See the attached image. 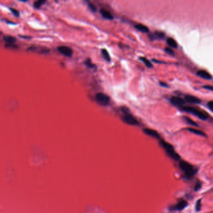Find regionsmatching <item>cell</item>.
<instances>
[{"instance_id":"obj_4","label":"cell","mask_w":213,"mask_h":213,"mask_svg":"<svg viewBox=\"0 0 213 213\" xmlns=\"http://www.w3.org/2000/svg\"><path fill=\"white\" fill-rule=\"evenodd\" d=\"M121 119L122 121L128 125H132V126H136L139 125L138 121L131 113L124 114L123 116L121 117Z\"/></svg>"},{"instance_id":"obj_27","label":"cell","mask_w":213,"mask_h":213,"mask_svg":"<svg viewBox=\"0 0 213 213\" xmlns=\"http://www.w3.org/2000/svg\"><path fill=\"white\" fill-rule=\"evenodd\" d=\"M164 50H165V51L167 52V54H169V55H174V51L172 49H171L170 48H167L166 47L165 48V49H164Z\"/></svg>"},{"instance_id":"obj_14","label":"cell","mask_w":213,"mask_h":213,"mask_svg":"<svg viewBox=\"0 0 213 213\" xmlns=\"http://www.w3.org/2000/svg\"><path fill=\"white\" fill-rule=\"evenodd\" d=\"M166 152L167 154H168L169 156L171 157V158L173 159L176 160V161H177V160H179V159H180V156H179V155L176 152V151H174V149L170 150V151H166Z\"/></svg>"},{"instance_id":"obj_18","label":"cell","mask_w":213,"mask_h":213,"mask_svg":"<svg viewBox=\"0 0 213 213\" xmlns=\"http://www.w3.org/2000/svg\"><path fill=\"white\" fill-rule=\"evenodd\" d=\"M101 53H102V55H103V58H104V59H105V60L107 61V62H110L111 57L110 56H109V54L108 51H107V49H104V48L102 49Z\"/></svg>"},{"instance_id":"obj_8","label":"cell","mask_w":213,"mask_h":213,"mask_svg":"<svg viewBox=\"0 0 213 213\" xmlns=\"http://www.w3.org/2000/svg\"><path fill=\"white\" fill-rule=\"evenodd\" d=\"M143 132L146 135L149 136L157 138V139H159L160 138L159 134L156 131L154 130V129H149V128H144L143 129Z\"/></svg>"},{"instance_id":"obj_13","label":"cell","mask_w":213,"mask_h":213,"mask_svg":"<svg viewBox=\"0 0 213 213\" xmlns=\"http://www.w3.org/2000/svg\"><path fill=\"white\" fill-rule=\"evenodd\" d=\"M4 41L6 42V45H13L15 43L16 41V39L12 36H9V35H5L3 36Z\"/></svg>"},{"instance_id":"obj_7","label":"cell","mask_w":213,"mask_h":213,"mask_svg":"<svg viewBox=\"0 0 213 213\" xmlns=\"http://www.w3.org/2000/svg\"><path fill=\"white\" fill-rule=\"evenodd\" d=\"M170 101L172 104L176 106H178V107L182 108L184 106V104H185L184 100L178 97V96H173V97H171Z\"/></svg>"},{"instance_id":"obj_24","label":"cell","mask_w":213,"mask_h":213,"mask_svg":"<svg viewBox=\"0 0 213 213\" xmlns=\"http://www.w3.org/2000/svg\"><path fill=\"white\" fill-rule=\"evenodd\" d=\"M184 119L185 121H186V122H187L189 125H192V126H198V125L196 123V122H194V121H192L191 118L187 117V116H184V117L183 118Z\"/></svg>"},{"instance_id":"obj_16","label":"cell","mask_w":213,"mask_h":213,"mask_svg":"<svg viewBox=\"0 0 213 213\" xmlns=\"http://www.w3.org/2000/svg\"><path fill=\"white\" fill-rule=\"evenodd\" d=\"M187 205H188L187 201L185 200H181L179 201L178 203L176 205L175 208H176V209L178 210V211H181V210H183L184 209V208L187 206Z\"/></svg>"},{"instance_id":"obj_22","label":"cell","mask_w":213,"mask_h":213,"mask_svg":"<svg viewBox=\"0 0 213 213\" xmlns=\"http://www.w3.org/2000/svg\"><path fill=\"white\" fill-rule=\"evenodd\" d=\"M84 65L89 68H94L96 67V65L92 63L90 58H87V59H86L85 61H84Z\"/></svg>"},{"instance_id":"obj_29","label":"cell","mask_w":213,"mask_h":213,"mask_svg":"<svg viewBox=\"0 0 213 213\" xmlns=\"http://www.w3.org/2000/svg\"><path fill=\"white\" fill-rule=\"evenodd\" d=\"M201 201L199 200L198 201H197L196 202V211H199L201 209Z\"/></svg>"},{"instance_id":"obj_17","label":"cell","mask_w":213,"mask_h":213,"mask_svg":"<svg viewBox=\"0 0 213 213\" xmlns=\"http://www.w3.org/2000/svg\"><path fill=\"white\" fill-rule=\"evenodd\" d=\"M188 130L189 131V132H192V133L195 134V135L202 136H206V134L205 133V132H202V131L201 130H198V129H195V128H188Z\"/></svg>"},{"instance_id":"obj_20","label":"cell","mask_w":213,"mask_h":213,"mask_svg":"<svg viewBox=\"0 0 213 213\" xmlns=\"http://www.w3.org/2000/svg\"><path fill=\"white\" fill-rule=\"evenodd\" d=\"M139 59L142 61L143 63L145 65V66L146 67H148L149 68H153V65L152 63H151V62L149 60H148L147 58H144V57H140L139 58Z\"/></svg>"},{"instance_id":"obj_3","label":"cell","mask_w":213,"mask_h":213,"mask_svg":"<svg viewBox=\"0 0 213 213\" xmlns=\"http://www.w3.org/2000/svg\"><path fill=\"white\" fill-rule=\"evenodd\" d=\"M95 99L97 103L101 106H107L110 101L109 96L103 93H97L95 96Z\"/></svg>"},{"instance_id":"obj_33","label":"cell","mask_w":213,"mask_h":213,"mask_svg":"<svg viewBox=\"0 0 213 213\" xmlns=\"http://www.w3.org/2000/svg\"><path fill=\"white\" fill-rule=\"evenodd\" d=\"M160 84H161V86H163V87H167V86H168L167 84H166V83H164L163 82H160Z\"/></svg>"},{"instance_id":"obj_6","label":"cell","mask_w":213,"mask_h":213,"mask_svg":"<svg viewBox=\"0 0 213 213\" xmlns=\"http://www.w3.org/2000/svg\"><path fill=\"white\" fill-rule=\"evenodd\" d=\"M28 51H31L40 54H46L49 52V49L45 47H42V46H31L28 49Z\"/></svg>"},{"instance_id":"obj_23","label":"cell","mask_w":213,"mask_h":213,"mask_svg":"<svg viewBox=\"0 0 213 213\" xmlns=\"http://www.w3.org/2000/svg\"><path fill=\"white\" fill-rule=\"evenodd\" d=\"M46 1H44V0H38V1H36L34 2V7L36 9H39L41 7V6L43 5V4L45 3Z\"/></svg>"},{"instance_id":"obj_25","label":"cell","mask_w":213,"mask_h":213,"mask_svg":"<svg viewBox=\"0 0 213 213\" xmlns=\"http://www.w3.org/2000/svg\"><path fill=\"white\" fill-rule=\"evenodd\" d=\"M10 10H11V13H13V15H14V16H16V17L20 16V12H19L17 10H16V9L13 8H10Z\"/></svg>"},{"instance_id":"obj_32","label":"cell","mask_w":213,"mask_h":213,"mask_svg":"<svg viewBox=\"0 0 213 213\" xmlns=\"http://www.w3.org/2000/svg\"><path fill=\"white\" fill-rule=\"evenodd\" d=\"M5 46L6 48H13V49H14V48H17V46H16V45H14V44H13V45H6V44Z\"/></svg>"},{"instance_id":"obj_12","label":"cell","mask_w":213,"mask_h":213,"mask_svg":"<svg viewBox=\"0 0 213 213\" xmlns=\"http://www.w3.org/2000/svg\"><path fill=\"white\" fill-rule=\"evenodd\" d=\"M159 144H160V145H161V146L163 147L164 149H165L166 151L174 149V147H173V146L172 145V144L166 142V141H164V140H160Z\"/></svg>"},{"instance_id":"obj_1","label":"cell","mask_w":213,"mask_h":213,"mask_svg":"<svg viewBox=\"0 0 213 213\" xmlns=\"http://www.w3.org/2000/svg\"><path fill=\"white\" fill-rule=\"evenodd\" d=\"M184 111H186L187 113H189L193 114L194 116H197L199 118V119H202V120H206L209 117V115L206 112L204 111H201L200 109H197L196 108L192 107V106H184L181 108Z\"/></svg>"},{"instance_id":"obj_11","label":"cell","mask_w":213,"mask_h":213,"mask_svg":"<svg viewBox=\"0 0 213 213\" xmlns=\"http://www.w3.org/2000/svg\"><path fill=\"white\" fill-rule=\"evenodd\" d=\"M100 13H101V14L102 16L104 17V18L106 19V20H112L114 19L113 16L112 15L111 13L109 12V11H108V10H105V9H103V8L101 9Z\"/></svg>"},{"instance_id":"obj_5","label":"cell","mask_w":213,"mask_h":213,"mask_svg":"<svg viewBox=\"0 0 213 213\" xmlns=\"http://www.w3.org/2000/svg\"><path fill=\"white\" fill-rule=\"evenodd\" d=\"M58 51L64 56L71 57L73 54V51L71 48L66 46H60L58 47Z\"/></svg>"},{"instance_id":"obj_9","label":"cell","mask_w":213,"mask_h":213,"mask_svg":"<svg viewBox=\"0 0 213 213\" xmlns=\"http://www.w3.org/2000/svg\"><path fill=\"white\" fill-rule=\"evenodd\" d=\"M184 99L186 101L189 103H191V104H199L201 102L200 99L192 95H186Z\"/></svg>"},{"instance_id":"obj_15","label":"cell","mask_w":213,"mask_h":213,"mask_svg":"<svg viewBox=\"0 0 213 213\" xmlns=\"http://www.w3.org/2000/svg\"><path fill=\"white\" fill-rule=\"evenodd\" d=\"M135 28L137 30L143 33H148L149 31V28L143 24H136L135 25Z\"/></svg>"},{"instance_id":"obj_19","label":"cell","mask_w":213,"mask_h":213,"mask_svg":"<svg viewBox=\"0 0 213 213\" xmlns=\"http://www.w3.org/2000/svg\"><path fill=\"white\" fill-rule=\"evenodd\" d=\"M167 43L168 45H170L171 47L177 48V42L175 41L174 39L172 38H168L167 39Z\"/></svg>"},{"instance_id":"obj_10","label":"cell","mask_w":213,"mask_h":213,"mask_svg":"<svg viewBox=\"0 0 213 213\" xmlns=\"http://www.w3.org/2000/svg\"><path fill=\"white\" fill-rule=\"evenodd\" d=\"M196 74L198 76L205 79L206 80H211L212 79V75L208 72H207V71H205V70H199Z\"/></svg>"},{"instance_id":"obj_21","label":"cell","mask_w":213,"mask_h":213,"mask_svg":"<svg viewBox=\"0 0 213 213\" xmlns=\"http://www.w3.org/2000/svg\"><path fill=\"white\" fill-rule=\"evenodd\" d=\"M153 36H155L157 39H163L164 38V36H165V34H164V33H163V31H156L154 32Z\"/></svg>"},{"instance_id":"obj_28","label":"cell","mask_w":213,"mask_h":213,"mask_svg":"<svg viewBox=\"0 0 213 213\" xmlns=\"http://www.w3.org/2000/svg\"><path fill=\"white\" fill-rule=\"evenodd\" d=\"M121 111L123 113V114L130 113V111H129V109H128L127 107H126V106H122V107L121 108Z\"/></svg>"},{"instance_id":"obj_31","label":"cell","mask_w":213,"mask_h":213,"mask_svg":"<svg viewBox=\"0 0 213 213\" xmlns=\"http://www.w3.org/2000/svg\"><path fill=\"white\" fill-rule=\"evenodd\" d=\"M203 88L206 89V90H210V91H213V86L211 85H205L203 86Z\"/></svg>"},{"instance_id":"obj_2","label":"cell","mask_w":213,"mask_h":213,"mask_svg":"<svg viewBox=\"0 0 213 213\" xmlns=\"http://www.w3.org/2000/svg\"><path fill=\"white\" fill-rule=\"evenodd\" d=\"M179 166L180 169L188 177H191L196 174V170L193 166L191 165L190 163L185 161H181L179 163Z\"/></svg>"},{"instance_id":"obj_26","label":"cell","mask_w":213,"mask_h":213,"mask_svg":"<svg viewBox=\"0 0 213 213\" xmlns=\"http://www.w3.org/2000/svg\"><path fill=\"white\" fill-rule=\"evenodd\" d=\"M87 4H88L89 8H90L91 11H93V12H96V11H97V8H96V6L94 4L91 3H88Z\"/></svg>"},{"instance_id":"obj_30","label":"cell","mask_w":213,"mask_h":213,"mask_svg":"<svg viewBox=\"0 0 213 213\" xmlns=\"http://www.w3.org/2000/svg\"><path fill=\"white\" fill-rule=\"evenodd\" d=\"M207 106L212 111H213V101H211L208 102Z\"/></svg>"}]
</instances>
